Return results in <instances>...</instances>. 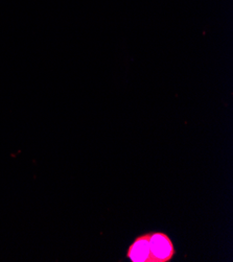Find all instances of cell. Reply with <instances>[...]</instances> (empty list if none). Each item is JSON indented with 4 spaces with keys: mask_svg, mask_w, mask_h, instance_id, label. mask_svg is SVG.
<instances>
[{
    "mask_svg": "<svg viewBox=\"0 0 233 262\" xmlns=\"http://www.w3.org/2000/svg\"><path fill=\"white\" fill-rule=\"evenodd\" d=\"M150 250L152 262H171L175 255L176 249L173 241L164 232H151Z\"/></svg>",
    "mask_w": 233,
    "mask_h": 262,
    "instance_id": "1",
    "label": "cell"
},
{
    "mask_svg": "<svg viewBox=\"0 0 233 262\" xmlns=\"http://www.w3.org/2000/svg\"><path fill=\"white\" fill-rule=\"evenodd\" d=\"M151 232L137 236L128 248L126 257L132 262H152L150 250Z\"/></svg>",
    "mask_w": 233,
    "mask_h": 262,
    "instance_id": "2",
    "label": "cell"
}]
</instances>
